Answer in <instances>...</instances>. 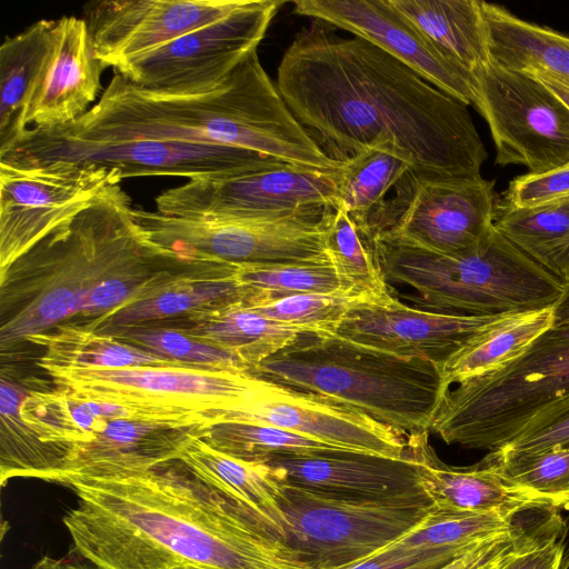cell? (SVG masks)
<instances>
[{
    "instance_id": "6da1fadb",
    "label": "cell",
    "mask_w": 569,
    "mask_h": 569,
    "mask_svg": "<svg viewBox=\"0 0 569 569\" xmlns=\"http://www.w3.org/2000/svg\"><path fill=\"white\" fill-rule=\"evenodd\" d=\"M276 83L333 161L379 148L405 159L415 180L482 178L487 152L468 106L362 38L312 20L283 53Z\"/></svg>"
},
{
    "instance_id": "7a4b0ae2",
    "label": "cell",
    "mask_w": 569,
    "mask_h": 569,
    "mask_svg": "<svg viewBox=\"0 0 569 569\" xmlns=\"http://www.w3.org/2000/svg\"><path fill=\"white\" fill-rule=\"evenodd\" d=\"M60 483L74 550L100 569H312L260 513L176 459Z\"/></svg>"
},
{
    "instance_id": "3957f363",
    "label": "cell",
    "mask_w": 569,
    "mask_h": 569,
    "mask_svg": "<svg viewBox=\"0 0 569 569\" xmlns=\"http://www.w3.org/2000/svg\"><path fill=\"white\" fill-rule=\"evenodd\" d=\"M132 211L128 194L113 186L0 270L3 355L77 315L108 316L168 280L170 251Z\"/></svg>"
},
{
    "instance_id": "277c9868",
    "label": "cell",
    "mask_w": 569,
    "mask_h": 569,
    "mask_svg": "<svg viewBox=\"0 0 569 569\" xmlns=\"http://www.w3.org/2000/svg\"><path fill=\"white\" fill-rule=\"evenodd\" d=\"M64 139H148L257 151L286 163L336 170L298 122L252 51L219 86L198 93L140 89L114 72L99 101L66 126L39 128Z\"/></svg>"
},
{
    "instance_id": "5b68a950",
    "label": "cell",
    "mask_w": 569,
    "mask_h": 569,
    "mask_svg": "<svg viewBox=\"0 0 569 569\" xmlns=\"http://www.w3.org/2000/svg\"><path fill=\"white\" fill-rule=\"evenodd\" d=\"M249 375L357 409L406 437L429 431L445 389L435 363L302 331Z\"/></svg>"
},
{
    "instance_id": "8992f818",
    "label": "cell",
    "mask_w": 569,
    "mask_h": 569,
    "mask_svg": "<svg viewBox=\"0 0 569 569\" xmlns=\"http://www.w3.org/2000/svg\"><path fill=\"white\" fill-rule=\"evenodd\" d=\"M386 283L411 288L402 298L453 316H499L555 306L566 284L496 228L478 249L446 254L381 232L365 239Z\"/></svg>"
},
{
    "instance_id": "52a82bcc",
    "label": "cell",
    "mask_w": 569,
    "mask_h": 569,
    "mask_svg": "<svg viewBox=\"0 0 569 569\" xmlns=\"http://www.w3.org/2000/svg\"><path fill=\"white\" fill-rule=\"evenodd\" d=\"M569 412V283L551 325L509 365L443 389L429 432L496 451Z\"/></svg>"
},
{
    "instance_id": "ba28073f",
    "label": "cell",
    "mask_w": 569,
    "mask_h": 569,
    "mask_svg": "<svg viewBox=\"0 0 569 569\" xmlns=\"http://www.w3.org/2000/svg\"><path fill=\"white\" fill-rule=\"evenodd\" d=\"M289 545L312 569H339L385 549L435 510L429 498L361 500L281 485Z\"/></svg>"
},
{
    "instance_id": "9c48e42d",
    "label": "cell",
    "mask_w": 569,
    "mask_h": 569,
    "mask_svg": "<svg viewBox=\"0 0 569 569\" xmlns=\"http://www.w3.org/2000/svg\"><path fill=\"white\" fill-rule=\"evenodd\" d=\"M339 169L281 163L237 176L189 180L160 193L156 211L206 220L321 222L337 209Z\"/></svg>"
},
{
    "instance_id": "30bf717a",
    "label": "cell",
    "mask_w": 569,
    "mask_h": 569,
    "mask_svg": "<svg viewBox=\"0 0 569 569\" xmlns=\"http://www.w3.org/2000/svg\"><path fill=\"white\" fill-rule=\"evenodd\" d=\"M0 161L17 167L68 162L117 169L123 179L176 176L189 180L237 176L286 163L237 147L148 139L74 140L49 134L39 128L29 129L0 157Z\"/></svg>"
},
{
    "instance_id": "8fae6325",
    "label": "cell",
    "mask_w": 569,
    "mask_h": 569,
    "mask_svg": "<svg viewBox=\"0 0 569 569\" xmlns=\"http://www.w3.org/2000/svg\"><path fill=\"white\" fill-rule=\"evenodd\" d=\"M42 370L57 389L79 399L206 413L211 419L240 407L267 383L246 371L186 363Z\"/></svg>"
},
{
    "instance_id": "7c38bea8",
    "label": "cell",
    "mask_w": 569,
    "mask_h": 569,
    "mask_svg": "<svg viewBox=\"0 0 569 569\" xmlns=\"http://www.w3.org/2000/svg\"><path fill=\"white\" fill-rule=\"evenodd\" d=\"M281 4L278 0H247L230 14L134 57L114 72L150 92L209 91L257 50Z\"/></svg>"
},
{
    "instance_id": "4fadbf2b",
    "label": "cell",
    "mask_w": 569,
    "mask_h": 569,
    "mask_svg": "<svg viewBox=\"0 0 569 569\" xmlns=\"http://www.w3.org/2000/svg\"><path fill=\"white\" fill-rule=\"evenodd\" d=\"M473 78V106L490 129L497 164L540 173L569 163V108L542 82L491 60Z\"/></svg>"
},
{
    "instance_id": "5bb4252c",
    "label": "cell",
    "mask_w": 569,
    "mask_h": 569,
    "mask_svg": "<svg viewBox=\"0 0 569 569\" xmlns=\"http://www.w3.org/2000/svg\"><path fill=\"white\" fill-rule=\"evenodd\" d=\"M122 180L107 167L0 162V270Z\"/></svg>"
},
{
    "instance_id": "9a60e30c",
    "label": "cell",
    "mask_w": 569,
    "mask_h": 569,
    "mask_svg": "<svg viewBox=\"0 0 569 569\" xmlns=\"http://www.w3.org/2000/svg\"><path fill=\"white\" fill-rule=\"evenodd\" d=\"M132 216L152 241L190 257L232 263L329 260L323 242L328 216L321 222L206 220L140 208Z\"/></svg>"
},
{
    "instance_id": "2e32d148",
    "label": "cell",
    "mask_w": 569,
    "mask_h": 569,
    "mask_svg": "<svg viewBox=\"0 0 569 569\" xmlns=\"http://www.w3.org/2000/svg\"><path fill=\"white\" fill-rule=\"evenodd\" d=\"M510 315L471 317L439 313L410 307L392 293L382 301H357L333 335L383 353L427 360L441 370L472 339Z\"/></svg>"
},
{
    "instance_id": "e0dca14e",
    "label": "cell",
    "mask_w": 569,
    "mask_h": 569,
    "mask_svg": "<svg viewBox=\"0 0 569 569\" xmlns=\"http://www.w3.org/2000/svg\"><path fill=\"white\" fill-rule=\"evenodd\" d=\"M214 421L273 426L339 448L389 458H402L409 450L408 437L357 409L269 381L240 407L214 413Z\"/></svg>"
},
{
    "instance_id": "ac0fdd59",
    "label": "cell",
    "mask_w": 569,
    "mask_h": 569,
    "mask_svg": "<svg viewBox=\"0 0 569 569\" xmlns=\"http://www.w3.org/2000/svg\"><path fill=\"white\" fill-rule=\"evenodd\" d=\"M247 0H112L84 9L97 59L113 70L190 31L212 23Z\"/></svg>"
},
{
    "instance_id": "d6986e66",
    "label": "cell",
    "mask_w": 569,
    "mask_h": 569,
    "mask_svg": "<svg viewBox=\"0 0 569 569\" xmlns=\"http://www.w3.org/2000/svg\"><path fill=\"white\" fill-rule=\"evenodd\" d=\"M293 12L362 38L466 106L475 78L447 60L388 0H297Z\"/></svg>"
},
{
    "instance_id": "ffe728a7",
    "label": "cell",
    "mask_w": 569,
    "mask_h": 569,
    "mask_svg": "<svg viewBox=\"0 0 569 569\" xmlns=\"http://www.w3.org/2000/svg\"><path fill=\"white\" fill-rule=\"evenodd\" d=\"M408 453L389 458L351 450L274 455L261 461L281 485L361 500L428 498L420 465L408 442Z\"/></svg>"
},
{
    "instance_id": "44dd1931",
    "label": "cell",
    "mask_w": 569,
    "mask_h": 569,
    "mask_svg": "<svg viewBox=\"0 0 569 569\" xmlns=\"http://www.w3.org/2000/svg\"><path fill=\"white\" fill-rule=\"evenodd\" d=\"M493 181L415 180L392 227L385 231L427 249L462 254L481 247L495 229Z\"/></svg>"
},
{
    "instance_id": "7402d4cb",
    "label": "cell",
    "mask_w": 569,
    "mask_h": 569,
    "mask_svg": "<svg viewBox=\"0 0 569 569\" xmlns=\"http://www.w3.org/2000/svg\"><path fill=\"white\" fill-rule=\"evenodd\" d=\"M106 67L96 58L82 18L54 20L49 47L27 113L34 128L66 126L89 110L101 89Z\"/></svg>"
},
{
    "instance_id": "603a6c76",
    "label": "cell",
    "mask_w": 569,
    "mask_h": 569,
    "mask_svg": "<svg viewBox=\"0 0 569 569\" xmlns=\"http://www.w3.org/2000/svg\"><path fill=\"white\" fill-rule=\"evenodd\" d=\"M429 431L408 437L420 465L421 485L435 509L446 512H499L518 516L555 508V499L506 481L483 458L469 467H452L429 445Z\"/></svg>"
},
{
    "instance_id": "cb8c5ba5",
    "label": "cell",
    "mask_w": 569,
    "mask_h": 569,
    "mask_svg": "<svg viewBox=\"0 0 569 569\" xmlns=\"http://www.w3.org/2000/svg\"><path fill=\"white\" fill-rule=\"evenodd\" d=\"M204 426V425H203ZM201 425L107 420L90 441L72 447L53 482L73 477H109L151 469L179 459Z\"/></svg>"
},
{
    "instance_id": "d4e9b609",
    "label": "cell",
    "mask_w": 569,
    "mask_h": 569,
    "mask_svg": "<svg viewBox=\"0 0 569 569\" xmlns=\"http://www.w3.org/2000/svg\"><path fill=\"white\" fill-rule=\"evenodd\" d=\"M388 1L447 60L472 77L490 62L482 1Z\"/></svg>"
},
{
    "instance_id": "484cf974",
    "label": "cell",
    "mask_w": 569,
    "mask_h": 569,
    "mask_svg": "<svg viewBox=\"0 0 569 569\" xmlns=\"http://www.w3.org/2000/svg\"><path fill=\"white\" fill-rule=\"evenodd\" d=\"M163 322L232 351L244 361L248 371L303 331L266 318L249 308L242 298L208 306Z\"/></svg>"
},
{
    "instance_id": "4316f807",
    "label": "cell",
    "mask_w": 569,
    "mask_h": 569,
    "mask_svg": "<svg viewBox=\"0 0 569 569\" xmlns=\"http://www.w3.org/2000/svg\"><path fill=\"white\" fill-rule=\"evenodd\" d=\"M490 59L529 76L546 74L569 84V37L525 21L506 8L482 1Z\"/></svg>"
},
{
    "instance_id": "83f0119b",
    "label": "cell",
    "mask_w": 569,
    "mask_h": 569,
    "mask_svg": "<svg viewBox=\"0 0 569 569\" xmlns=\"http://www.w3.org/2000/svg\"><path fill=\"white\" fill-rule=\"evenodd\" d=\"M411 174L410 164L395 152L369 148L339 169L337 208L345 209L365 239L383 231L387 196Z\"/></svg>"
},
{
    "instance_id": "f1b7e54d",
    "label": "cell",
    "mask_w": 569,
    "mask_h": 569,
    "mask_svg": "<svg viewBox=\"0 0 569 569\" xmlns=\"http://www.w3.org/2000/svg\"><path fill=\"white\" fill-rule=\"evenodd\" d=\"M237 264L227 261L213 262L164 287L151 297L127 306L86 327L100 331L163 321L186 316L208 306L243 298L242 289L234 280Z\"/></svg>"
},
{
    "instance_id": "f546056e",
    "label": "cell",
    "mask_w": 569,
    "mask_h": 569,
    "mask_svg": "<svg viewBox=\"0 0 569 569\" xmlns=\"http://www.w3.org/2000/svg\"><path fill=\"white\" fill-rule=\"evenodd\" d=\"M54 20H40L0 48V157L29 130V102L48 51Z\"/></svg>"
},
{
    "instance_id": "4dcf8cb0",
    "label": "cell",
    "mask_w": 569,
    "mask_h": 569,
    "mask_svg": "<svg viewBox=\"0 0 569 569\" xmlns=\"http://www.w3.org/2000/svg\"><path fill=\"white\" fill-rule=\"evenodd\" d=\"M26 342L44 349L43 355L37 360V366L41 369L46 367L114 369L183 365L77 322L59 325L44 333L27 338Z\"/></svg>"
},
{
    "instance_id": "1f68e13d",
    "label": "cell",
    "mask_w": 569,
    "mask_h": 569,
    "mask_svg": "<svg viewBox=\"0 0 569 569\" xmlns=\"http://www.w3.org/2000/svg\"><path fill=\"white\" fill-rule=\"evenodd\" d=\"M179 459L210 483L260 513L287 540L286 520L279 502L281 487L264 463L222 453L208 446L199 432L188 441Z\"/></svg>"
},
{
    "instance_id": "d6a6232c",
    "label": "cell",
    "mask_w": 569,
    "mask_h": 569,
    "mask_svg": "<svg viewBox=\"0 0 569 569\" xmlns=\"http://www.w3.org/2000/svg\"><path fill=\"white\" fill-rule=\"evenodd\" d=\"M495 228L562 283H569V197L512 209L497 204Z\"/></svg>"
},
{
    "instance_id": "836d02e7",
    "label": "cell",
    "mask_w": 569,
    "mask_h": 569,
    "mask_svg": "<svg viewBox=\"0 0 569 569\" xmlns=\"http://www.w3.org/2000/svg\"><path fill=\"white\" fill-rule=\"evenodd\" d=\"M553 307L510 315L472 339L441 368L445 388L512 362L549 328Z\"/></svg>"
},
{
    "instance_id": "e575fe53",
    "label": "cell",
    "mask_w": 569,
    "mask_h": 569,
    "mask_svg": "<svg viewBox=\"0 0 569 569\" xmlns=\"http://www.w3.org/2000/svg\"><path fill=\"white\" fill-rule=\"evenodd\" d=\"M0 482L16 477L52 481L58 466L52 451L42 443L20 416L28 392L1 377Z\"/></svg>"
},
{
    "instance_id": "d590c367",
    "label": "cell",
    "mask_w": 569,
    "mask_h": 569,
    "mask_svg": "<svg viewBox=\"0 0 569 569\" xmlns=\"http://www.w3.org/2000/svg\"><path fill=\"white\" fill-rule=\"evenodd\" d=\"M199 437L211 448L249 462L283 453L348 450L282 428L244 421L210 422L200 428Z\"/></svg>"
},
{
    "instance_id": "8d00e7d4",
    "label": "cell",
    "mask_w": 569,
    "mask_h": 569,
    "mask_svg": "<svg viewBox=\"0 0 569 569\" xmlns=\"http://www.w3.org/2000/svg\"><path fill=\"white\" fill-rule=\"evenodd\" d=\"M530 511L512 516L499 512H446L435 509L419 527L386 548H450L467 551L483 541L512 531Z\"/></svg>"
},
{
    "instance_id": "74e56055",
    "label": "cell",
    "mask_w": 569,
    "mask_h": 569,
    "mask_svg": "<svg viewBox=\"0 0 569 569\" xmlns=\"http://www.w3.org/2000/svg\"><path fill=\"white\" fill-rule=\"evenodd\" d=\"M326 253L347 290L367 301H382L392 293L356 222L342 209H335L323 230Z\"/></svg>"
},
{
    "instance_id": "f35d334b",
    "label": "cell",
    "mask_w": 569,
    "mask_h": 569,
    "mask_svg": "<svg viewBox=\"0 0 569 569\" xmlns=\"http://www.w3.org/2000/svg\"><path fill=\"white\" fill-rule=\"evenodd\" d=\"M100 331L173 361L248 372L244 361L232 351L163 321L116 327Z\"/></svg>"
},
{
    "instance_id": "ab89813d",
    "label": "cell",
    "mask_w": 569,
    "mask_h": 569,
    "mask_svg": "<svg viewBox=\"0 0 569 569\" xmlns=\"http://www.w3.org/2000/svg\"><path fill=\"white\" fill-rule=\"evenodd\" d=\"M234 280L243 289L263 291L273 296L290 293L352 296L329 260L238 263Z\"/></svg>"
},
{
    "instance_id": "60d3db41",
    "label": "cell",
    "mask_w": 569,
    "mask_h": 569,
    "mask_svg": "<svg viewBox=\"0 0 569 569\" xmlns=\"http://www.w3.org/2000/svg\"><path fill=\"white\" fill-rule=\"evenodd\" d=\"M359 300L363 299L348 295H272L267 301L249 308L270 320L303 331L333 333L350 307Z\"/></svg>"
},
{
    "instance_id": "b9f144b4",
    "label": "cell",
    "mask_w": 569,
    "mask_h": 569,
    "mask_svg": "<svg viewBox=\"0 0 569 569\" xmlns=\"http://www.w3.org/2000/svg\"><path fill=\"white\" fill-rule=\"evenodd\" d=\"M483 459L506 481L548 495L555 506L557 495L569 483V447L529 455L496 450Z\"/></svg>"
},
{
    "instance_id": "7bdbcfd3",
    "label": "cell",
    "mask_w": 569,
    "mask_h": 569,
    "mask_svg": "<svg viewBox=\"0 0 569 569\" xmlns=\"http://www.w3.org/2000/svg\"><path fill=\"white\" fill-rule=\"evenodd\" d=\"M569 197V163L559 168L528 172L510 181L499 206L526 209Z\"/></svg>"
},
{
    "instance_id": "ee69618b",
    "label": "cell",
    "mask_w": 569,
    "mask_h": 569,
    "mask_svg": "<svg viewBox=\"0 0 569 569\" xmlns=\"http://www.w3.org/2000/svg\"><path fill=\"white\" fill-rule=\"evenodd\" d=\"M465 552L450 548L417 550L385 548L363 560L339 569H437Z\"/></svg>"
},
{
    "instance_id": "f6af8a7d",
    "label": "cell",
    "mask_w": 569,
    "mask_h": 569,
    "mask_svg": "<svg viewBox=\"0 0 569 569\" xmlns=\"http://www.w3.org/2000/svg\"><path fill=\"white\" fill-rule=\"evenodd\" d=\"M563 447H569V412L539 429L516 438L499 450L529 455Z\"/></svg>"
},
{
    "instance_id": "bcb514c9",
    "label": "cell",
    "mask_w": 569,
    "mask_h": 569,
    "mask_svg": "<svg viewBox=\"0 0 569 569\" xmlns=\"http://www.w3.org/2000/svg\"><path fill=\"white\" fill-rule=\"evenodd\" d=\"M562 527L537 547L513 559L506 569H560L562 559Z\"/></svg>"
},
{
    "instance_id": "7dc6e473",
    "label": "cell",
    "mask_w": 569,
    "mask_h": 569,
    "mask_svg": "<svg viewBox=\"0 0 569 569\" xmlns=\"http://www.w3.org/2000/svg\"><path fill=\"white\" fill-rule=\"evenodd\" d=\"M542 82L552 93H555L569 108V84L563 83L550 76H532Z\"/></svg>"
},
{
    "instance_id": "c3c4849f",
    "label": "cell",
    "mask_w": 569,
    "mask_h": 569,
    "mask_svg": "<svg viewBox=\"0 0 569 569\" xmlns=\"http://www.w3.org/2000/svg\"><path fill=\"white\" fill-rule=\"evenodd\" d=\"M60 560L61 569H100L94 563L80 556L77 551L76 555L70 553Z\"/></svg>"
},
{
    "instance_id": "681fc988",
    "label": "cell",
    "mask_w": 569,
    "mask_h": 569,
    "mask_svg": "<svg viewBox=\"0 0 569 569\" xmlns=\"http://www.w3.org/2000/svg\"><path fill=\"white\" fill-rule=\"evenodd\" d=\"M560 569H569V513L563 517L562 559Z\"/></svg>"
},
{
    "instance_id": "f907efd6",
    "label": "cell",
    "mask_w": 569,
    "mask_h": 569,
    "mask_svg": "<svg viewBox=\"0 0 569 569\" xmlns=\"http://www.w3.org/2000/svg\"><path fill=\"white\" fill-rule=\"evenodd\" d=\"M31 569H61V560L50 557H42Z\"/></svg>"
},
{
    "instance_id": "816d5d0a",
    "label": "cell",
    "mask_w": 569,
    "mask_h": 569,
    "mask_svg": "<svg viewBox=\"0 0 569 569\" xmlns=\"http://www.w3.org/2000/svg\"><path fill=\"white\" fill-rule=\"evenodd\" d=\"M556 508L569 511V483L557 495Z\"/></svg>"
},
{
    "instance_id": "f5cc1de1",
    "label": "cell",
    "mask_w": 569,
    "mask_h": 569,
    "mask_svg": "<svg viewBox=\"0 0 569 569\" xmlns=\"http://www.w3.org/2000/svg\"><path fill=\"white\" fill-rule=\"evenodd\" d=\"M537 547V546H536ZM522 555V553H521ZM520 556V555H519ZM518 557V556H517ZM517 557L510 559V560H507V561H503V562H500L498 565H496L495 567L490 568V569H506V567L513 560L516 559Z\"/></svg>"
},
{
    "instance_id": "db71d44e",
    "label": "cell",
    "mask_w": 569,
    "mask_h": 569,
    "mask_svg": "<svg viewBox=\"0 0 569 569\" xmlns=\"http://www.w3.org/2000/svg\"><path fill=\"white\" fill-rule=\"evenodd\" d=\"M183 569H196V568H183Z\"/></svg>"
}]
</instances>
